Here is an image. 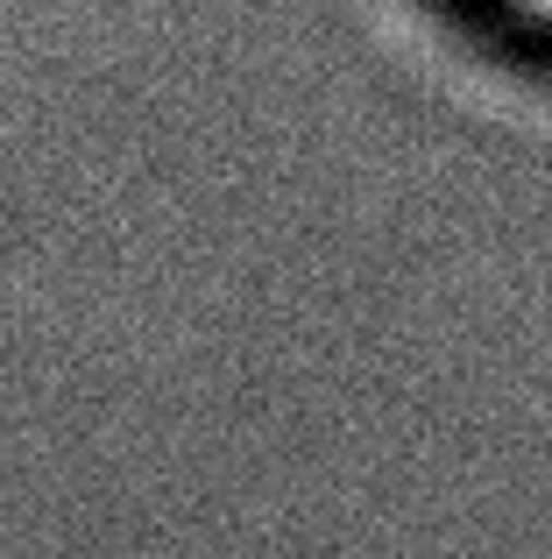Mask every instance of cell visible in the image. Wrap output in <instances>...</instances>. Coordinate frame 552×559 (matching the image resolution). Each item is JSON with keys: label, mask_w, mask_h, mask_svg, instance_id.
<instances>
[{"label": "cell", "mask_w": 552, "mask_h": 559, "mask_svg": "<svg viewBox=\"0 0 552 559\" xmlns=\"http://www.w3.org/2000/svg\"><path fill=\"white\" fill-rule=\"evenodd\" d=\"M496 8H511V14H525V22L552 28V0H496Z\"/></svg>", "instance_id": "1"}]
</instances>
